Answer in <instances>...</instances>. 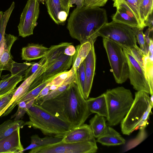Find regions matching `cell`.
I'll list each match as a JSON object with an SVG mask.
<instances>
[{
  "mask_svg": "<svg viewBox=\"0 0 153 153\" xmlns=\"http://www.w3.org/2000/svg\"><path fill=\"white\" fill-rule=\"evenodd\" d=\"M35 101L45 110L70 123L73 127L84 123L91 114L76 80L65 91L44 102Z\"/></svg>",
  "mask_w": 153,
  "mask_h": 153,
  "instance_id": "obj_1",
  "label": "cell"
},
{
  "mask_svg": "<svg viewBox=\"0 0 153 153\" xmlns=\"http://www.w3.org/2000/svg\"><path fill=\"white\" fill-rule=\"evenodd\" d=\"M108 22L106 10L100 7L76 8L71 13L67 28L73 38L80 44L89 42L94 43L98 36V31Z\"/></svg>",
  "mask_w": 153,
  "mask_h": 153,
  "instance_id": "obj_2",
  "label": "cell"
},
{
  "mask_svg": "<svg viewBox=\"0 0 153 153\" xmlns=\"http://www.w3.org/2000/svg\"><path fill=\"white\" fill-rule=\"evenodd\" d=\"M26 113L29 120L25 122L24 126L39 129L46 136L62 138L73 128L70 123L45 110L35 101Z\"/></svg>",
  "mask_w": 153,
  "mask_h": 153,
  "instance_id": "obj_3",
  "label": "cell"
},
{
  "mask_svg": "<svg viewBox=\"0 0 153 153\" xmlns=\"http://www.w3.org/2000/svg\"><path fill=\"white\" fill-rule=\"evenodd\" d=\"M149 94L142 91L135 92L133 102L120 123L123 134L129 135L134 131L146 128L153 106Z\"/></svg>",
  "mask_w": 153,
  "mask_h": 153,
  "instance_id": "obj_4",
  "label": "cell"
},
{
  "mask_svg": "<svg viewBox=\"0 0 153 153\" xmlns=\"http://www.w3.org/2000/svg\"><path fill=\"white\" fill-rule=\"evenodd\" d=\"M105 94L108 125L116 126L121 123L129 110L134 100L132 94L129 89L122 86L108 89Z\"/></svg>",
  "mask_w": 153,
  "mask_h": 153,
  "instance_id": "obj_5",
  "label": "cell"
},
{
  "mask_svg": "<svg viewBox=\"0 0 153 153\" xmlns=\"http://www.w3.org/2000/svg\"><path fill=\"white\" fill-rule=\"evenodd\" d=\"M103 43L115 80L118 84L123 83L128 78V67L122 46L105 38Z\"/></svg>",
  "mask_w": 153,
  "mask_h": 153,
  "instance_id": "obj_6",
  "label": "cell"
},
{
  "mask_svg": "<svg viewBox=\"0 0 153 153\" xmlns=\"http://www.w3.org/2000/svg\"><path fill=\"white\" fill-rule=\"evenodd\" d=\"M98 36L108 39L128 50L138 49L135 35L132 28L112 21L102 26L98 31Z\"/></svg>",
  "mask_w": 153,
  "mask_h": 153,
  "instance_id": "obj_7",
  "label": "cell"
},
{
  "mask_svg": "<svg viewBox=\"0 0 153 153\" xmlns=\"http://www.w3.org/2000/svg\"><path fill=\"white\" fill-rule=\"evenodd\" d=\"M98 149L96 141L57 143L30 149L29 153H94Z\"/></svg>",
  "mask_w": 153,
  "mask_h": 153,
  "instance_id": "obj_8",
  "label": "cell"
},
{
  "mask_svg": "<svg viewBox=\"0 0 153 153\" xmlns=\"http://www.w3.org/2000/svg\"><path fill=\"white\" fill-rule=\"evenodd\" d=\"M39 11V2L38 0L27 1L18 26L19 36L25 37L33 34L34 29L37 24Z\"/></svg>",
  "mask_w": 153,
  "mask_h": 153,
  "instance_id": "obj_9",
  "label": "cell"
},
{
  "mask_svg": "<svg viewBox=\"0 0 153 153\" xmlns=\"http://www.w3.org/2000/svg\"><path fill=\"white\" fill-rule=\"evenodd\" d=\"M128 62V78L134 88L137 91H142L151 94V90L146 78L143 68L132 55L130 52L122 47Z\"/></svg>",
  "mask_w": 153,
  "mask_h": 153,
  "instance_id": "obj_10",
  "label": "cell"
},
{
  "mask_svg": "<svg viewBox=\"0 0 153 153\" xmlns=\"http://www.w3.org/2000/svg\"><path fill=\"white\" fill-rule=\"evenodd\" d=\"M95 140L89 125L84 123L73 127L64 136L62 141L66 143H73Z\"/></svg>",
  "mask_w": 153,
  "mask_h": 153,
  "instance_id": "obj_11",
  "label": "cell"
},
{
  "mask_svg": "<svg viewBox=\"0 0 153 153\" xmlns=\"http://www.w3.org/2000/svg\"><path fill=\"white\" fill-rule=\"evenodd\" d=\"M17 39V37L13 35L5 33L0 44V76L2 71L10 70L14 61L10 50Z\"/></svg>",
  "mask_w": 153,
  "mask_h": 153,
  "instance_id": "obj_12",
  "label": "cell"
},
{
  "mask_svg": "<svg viewBox=\"0 0 153 153\" xmlns=\"http://www.w3.org/2000/svg\"><path fill=\"white\" fill-rule=\"evenodd\" d=\"M46 5L50 17L58 25L65 24L69 13L61 0H46Z\"/></svg>",
  "mask_w": 153,
  "mask_h": 153,
  "instance_id": "obj_13",
  "label": "cell"
},
{
  "mask_svg": "<svg viewBox=\"0 0 153 153\" xmlns=\"http://www.w3.org/2000/svg\"><path fill=\"white\" fill-rule=\"evenodd\" d=\"M88 54L83 61L85 76L86 100L89 97L91 89L96 67V56L94 43Z\"/></svg>",
  "mask_w": 153,
  "mask_h": 153,
  "instance_id": "obj_14",
  "label": "cell"
},
{
  "mask_svg": "<svg viewBox=\"0 0 153 153\" xmlns=\"http://www.w3.org/2000/svg\"><path fill=\"white\" fill-rule=\"evenodd\" d=\"M73 60V56L63 53L41 74L43 80L45 81L54 75L67 71L72 65Z\"/></svg>",
  "mask_w": 153,
  "mask_h": 153,
  "instance_id": "obj_15",
  "label": "cell"
},
{
  "mask_svg": "<svg viewBox=\"0 0 153 153\" xmlns=\"http://www.w3.org/2000/svg\"><path fill=\"white\" fill-rule=\"evenodd\" d=\"M20 128L0 139V153H22L24 149L20 140Z\"/></svg>",
  "mask_w": 153,
  "mask_h": 153,
  "instance_id": "obj_16",
  "label": "cell"
},
{
  "mask_svg": "<svg viewBox=\"0 0 153 153\" xmlns=\"http://www.w3.org/2000/svg\"><path fill=\"white\" fill-rule=\"evenodd\" d=\"M116 8V11L112 16V21L128 26L139 28L138 22L133 13L122 6Z\"/></svg>",
  "mask_w": 153,
  "mask_h": 153,
  "instance_id": "obj_17",
  "label": "cell"
},
{
  "mask_svg": "<svg viewBox=\"0 0 153 153\" xmlns=\"http://www.w3.org/2000/svg\"><path fill=\"white\" fill-rule=\"evenodd\" d=\"M96 141L108 146L120 145L126 143L125 140L120 134L109 126L102 134L97 138Z\"/></svg>",
  "mask_w": 153,
  "mask_h": 153,
  "instance_id": "obj_18",
  "label": "cell"
},
{
  "mask_svg": "<svg viewBox=\"0 0 153 153\" xmlns=\"http://www.w3.org/2000/svg\"><path fill=\"white\" fill-rule=\"evenodd\" d=\"M48 49L42 45L29 44L22 49V59L30 61L42 58L45 56Z\"/></svg>",
  "mask_w": 153,
  "mask_h": 153,
  "instance_id": "obj_19",
  "label": "cell"
},
{
  "mask_svg": "<svg viewBox=\"0 0 153 153\" xmlns=\"http://www.w3.org/2000/svg\"><path fill=\"white\" fill-rule=\"evenodd\" d=\"M88 109L91 113H96L106 118L108 116V109L105 93L95 98L86 100Z\"/></svg>",
  "mask_w": 153,
  "mask_h": 153,
  "instance_id": "obj_20",
  "label": "cell"
},
{
  "mask_svg": "<svg viewBox=\"0 0 153 153\" xmlns=\"http://www.w3.org/2000/svg\"><path fill=\"white\" fill-rule=\"evenodd\" d=\"M113 7L122 6L131 11L138 22L139 28L143 30L146 27L140 10V0H113Z\"/></svg>",
  "mask_w": 153,
  "mask_h": 153,
  "instance_id": "obj_21",
  "label": "cell"
},
{
  "mask_svg": "<svg viewBox=\"0 0 153 153\" xmlns=\"http://www.w3.org/2000/svg\"><path fill=\"white\" fill-rule=\"evenodd\" d=\"M153 39L150 38L147 54L143 58V67L150 90V95H153Z\"/></svg>",
  "mask_w": 153,
  "mask_h": 153,
  "instance_id": "obj_22",
  "label": "cell"
},
{
  "mask_svg": "<svg viewBox=\"0 0 153 153\" xmlns=\"http://www.w3.org/2000/svg\"><path fill=\"white\" fill-rule=\"evenodd\" d=\"M71 44L67 42H62L57 45L51 46L44 57L46 69L59 58L64 53L66 48Z\"/></svg>",
  "mask_w": 153,
  "mask_h": 153,
  "instance_id": "obj_23",
  "label": "cell"
},
{
  "mask_svg": "<svg viewBox=\"0 0 153 153\" xmlns=\"http://www.w3.org/2000/svg\"><path fill=\"white\" fill-rule=\"evenodd\" d=\"M91 47L92 44L89 42L80 44L76 46V52L73 55L72 66L75 72L87 57Z\"/></svg>",
  "mask_w": 153,
  "mask_h": 153,
  "instance_id": "obj_24",
  "label": "cell"
},
{
  "mask_svg": "<svg viewBox=\"0 0 153 153\" xmlns=\"http://www.w3.org/2000/svg\"><path fill=\"white\" fill-rule=\"evenodd\" d=\"M24 76L18 74L11 75L0 81V96H1L16 88L17 85L24 80Z\"/></svg>",
  "mask_w": 153,
  "mask_h": 153,
  "instance_id": "obj_25",
  "label": "cell"
},
{
  "mask_svg": "<svg viewBox=\"0 0 153 153\" xmlns=\"http://www.w3.org/2000/svg\"><path fill=\"white\" fill-rule=\"evenodd\" d=\"M89 126L95 138H98L106 131L108 126L105 117L96 114L89 121Z\"/></svg>",
  "mask_w": 153,
  "mask_h": 153,
  "instance_id": "obj_26",
  "label": "cell"
},
{
  "mask_svg": "<svg viewBox=\"0 0 153 153\" xmlns=\"http://www.w3.org/2000/svg\"><path fill=\"white\" fill-rule=\"evenodd\" d=\"M30 138V144L24 149L22 153L28 150L57 143L60 141L62 139L61 138L54 137L48 136L43 138H40L37 134L32 135Z\"/></svg>",
  "mask_w": 153,
  "mask_h": 153,
  "instance_id": "obj_27",
  "label": "cell"
},
{
  "mask_svg": "<svg viewBox=\"0 0 153 153\" xmlns=\"http://www.w3.org/2000/svg\"><path fill=\"white\" fill-rule=\"evenodd\" d=\"M76 80V74L75 72L74 71L56 88L51 91L47 95L41 99L37 100L44 102L56 97L66 90Z\"/></svg>",
  "mask_w": 153,
  "mask_h": 153,
  "instance_id": "obj_28",
  "label": "cell"
},
{
  "mask_svg": "<svg viewBox=\"0 0 153 153\" xmlns=\"http://www.w3.org/2000/svg\"><path fill=\"white\" fill-rule=\"evenodd\" d=\"M25 122L22 120H7L0 124V139L11 134L18 128L24 126Z\"/></svg>",
  "mask_w": 153,
  "mask_h": 153,
  "instance_id": "obj_29",
  "label": "cell"
},
{
  "mask_svg": "<svg viewBox=\"0 0 153 153\" xmlns=\"http://www.w3.org/2000/svg\"><path fill=\"white\" fill-rule=\"evenodd\" d=\"M14 7L15 3L13 2L4 12L0 11V44L5 36L6 26Z\"/></svg>",
  "mask_w": 153,
  "mask_h": 153,
  "instance_id": "obj_30",
  "label": "cell"
},
{
  "mask_svg": "<svg viewBox=\"0 0 153 153\" xmlns=\"http://www.w3.org/2000/svg\"><path fill=\"white\" fill-rule=\"evenodd\" d=\"M36 98H33L22 101L18 103L17 105L18 109L16 112L11 117L14 118V120H17L22 118L27 111L33 105Z\"/></svg>",
  "mask_w": 153,
  "mask_h": 153,
  "instance_id": "obj_31",
  "label": "cell"
},
{
  "mask_svg": "<svg viewBox=\"0 0 153 153\" xmlns=\"http://www.w3.org/2000/svg\"><path fill=\"white\" fill-rule=\"evenodd\" d=\"M76 81L84 98H86L85 76L83 61L80 64L76 71Z\"/></svg>",
  "mask_w": 153,
  "mask_h": 153,
  "instance_id": "obj_32",
  "label": "cell"
},
{
  "mask_svg": "<svg viewBox=\"0 0 153 153\" xmlns=\"http://www.w3.org/2000/svg\"><path fill=\"white\" fill-rule=\"evenodd\" d=\"M58 74L54 75L45 81H44L34 88L28 91L19 100L17 104L23 101L33 98H36L42 90Z\"/></svg>",
  "mask_w": 153,
  "mask_h": 153,
  "instance_id": "obj_33",
  "label": "cell"
},
{
  "mask_svg": "<svg viewBox=\"0 0 153 153\" xmlns=\"http://www.w3.org/2000/svg\"><path fill=\"white\" fill-rule=\"evenodd\" d=\"M153 0H140V10L144 21L153 13Z\"/></svg>",
  "mask_w": 153,
  "mask_h": 153,
  "instance_id": "obj_34",
  "label": "cell"
},
{
  "mask_svg": "<svg viewBox=\"0 0 153 153\" xmlns=\"http://www.w3.org/2000/svg\"><path fill=\"white\" fill-rule=\"evenodd\" d=\"M33 63H18L14 61L10 71L11 75L18 74L24 76L26 70Z\"/></svg>",
  "mask_w": 153,
  "mask_h": 153,
  "instance_id": "obj_35",
  "label": "cell"
},
{
  "mask_svg": "<svg viewBox=\"0 0 153 153\" xmlns=\"http://www.w3.org/2000/svg\"><path fill=\"white\" fill-rule=\"evenodd\" d=\"M132 29L135 35L137 42H138L140 46V48L144 54L146 55L148 53V50L146 47L144 34L143 31V30L137 27H132Z\"/></svg>",
  "mask_w": 153,
  "mask_h": 153,
  "instance_id": "obj_36",
  "label": "cell"
},
{
  "mask_svg": "<svg viewBox=\"0 0 153 153\" xmlns=\"http://www.w3.org/2000/svg\"><path fill=\"white\" fill-rule=\"evenodd\" d=\"M45 62V59L44 57L42 58L39 62H33L26 70L24 76V80L33 74L37 70L40 65Z\"/></svg>",
  "mask_w": 153,
  "mask_h": 153,
  "instance_id": "obj_37",
  "label": "cell"
},
{
  "mask_svg": "<svg viewBox=\"0 0 153 153\" xmlns=\"http://www.w3.org/2000/svg\"><path fill=\"white\" fill-rule=\"evenodd\" d=\"M128 50L140 65L143 68V58L144 55L142 51L139 48Z\"/></svg>",
  "mask_w": 153,
  "mask_h": 153,
  "instance_id": "obj_38",
  "label": "cell"
},
{
  "mask_svg": "<svg viewBox=\"0 0 153 153\" xmlns=\"http://www.w3.org/2000/svg\"><path fill=\"white\" fill-rule=\"evenodd\" d=\"M17 88L7 94L0 96V111L8 103L12 98Z\"/></svg>",
  "mask_w": 153,
  "mask_h": 153,
  "instance_id": "obj_39",
  "label": "cell"
},
{
  "mask_svg": "<svg viewBox=\"0 0 153 153\" xmlns=\"http://www.w3.org/2000/svg\"><path fill=\"white\" fill-rule=\"evenodd\" d=\"M108 0H91L88 7H101L105 5Z\"/></svg>",
  "mask_w": 153,
  "mask_h": 153,
  "instance_id": "obj_40",
  "label": "cell"
},
{
  "mask_svg": "<svg viewBox=\"0 0 153 153\" xmlns=\"http://www.w3.org/2000/svg\"><path fill=\"white\" fill-rule=\"evenodd\" d=\"M51 85L48 83L42 90L39 95L36 98L35 100H38L47 95L50 91Z\"/></svg>",
  "mask_w": 153,
  "mask_h": 153,
  "instance_id": "obj_41",
  "label": "cell"
},
{
  "mask_svg": "<svg viewBox=\"0 0 153 153\" xmlns=\"http://www.w3.org/2000/svg\"><path fill=\"white\" fill-rule=\"evenodd\" d=\"M76 50L74 45L71 44L68 46L65 49L64 53L65 55L73 56L75 53Z\"/></svg>",
  "mask_w": 153,
  "mask_h": 153,
  "instance_id": "obj_42",
  "label": "cell"
},
{
  "mask_svg": "<svg viewBox=\"0 0 153 153\" xmlns=\"http://www.w3.org/2000/svg\"><path fill=\"white\" fill-rule=\"evenodd\" d=\"M153 13L151 14L145 21V26H148L150 29H153Z\"/></svg>",
  "mask_w": 153,
  "mask_h": 153,
  "instance_id": "obj_43",
  "label": "cell"
},
{
  "mask_svg": "<svg viewBox=\"0 0 153 153\" xmlns=\"http://www.w3.org/2000/svg\"><path fill=\"white\" fill-rule=\"evenodd\" d=\"M84 1V0H71L70 7H72L73 4H75L76 5V8H81L83 6Z\"/></svg>",
  "mask_w": 153,
  "mask_h": 153,
  "instance_id": "obj_44",
  "label": "cell"
},
{
  "mask_svg": "<svg viewBox=\"0 0 153 153\" xmlns=\"http://www.w3.org/2000/svg\"><path fill=\"white\" fill-rule=\"evenodd\" d=\"M64 7L66 10L69 12L70 8V4L71 0H61Z\"/></svg>",
  "mask_w": 153,
  "mask_h": 153,
  "instance_id": "obj_45",
  "label": "cell"
},
{
  "mask_svg": "<svg viewBox=\"0 0 153 153\" xmlns=\"http://www.w3.org/2000/svg\"><path fill=\"white\" fill-rule=\"evenodd\" d=\"M91 0H84L83 6L88 7Z\"/></svg>",
  "mask_w": 153,
  "mask_h": 153,
  "instance_id": "obj_46",
  "label": "cell"
},
{
  "mask_svg": "<svg viewBox=\"0 0 153 153\" xmlns=\"http://www.w3.org/2000/svg\"><path fill=\"white\" fill-rule=\"evenodd\" d=\"M38 0L39 2H41L43 4H44L46 1L45 0Z\"/></svg>",
  "mask_w": 153,
  "mask_h": 153,
  "instance_id": "obj_47",
  "label": "cell"
},
{
  "mask_svg": "<svg viewBox=\"0 0 153 153\" xmlns=\"http://www.w3.org/2000/svg\"><path fill=\"white\" fill-rule=\"evenodd\" d=\"M45 0L46 1V0Z\"/></svg>",
  "mask_w": 153,
  "mask_h": 153,
  "instance_id": "obj_48",
  "label": "cell"
}]
</instances>
